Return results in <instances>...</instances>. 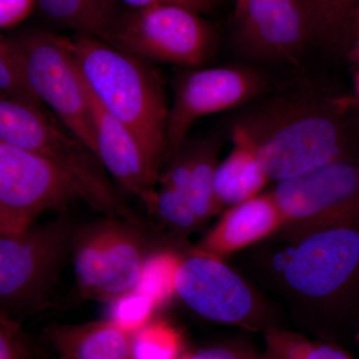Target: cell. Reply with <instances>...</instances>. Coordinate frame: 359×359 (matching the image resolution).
I'll return each mask as SVG.
<instances>
[{"mask_svg":"<svg viewBox=\"0 0 359 359\" xmlns=\"http://www.w3.org/2000/svg\"><path fill=\"white\" fill-rule=\"evenodd\" d=\"M233 125L249 137L273 181L359 158V112L341 97L309 92L271 97L245 111Z\"/></svg>","mask_w":359,"mask_h":359,"instance_id":"1","label":"cell"},{"mask_svg":"<svg viewBox=\"0 0 359 359\" xmlns=\"http://www.w3.org/2000/svg\"><path fill=\"white\" fill-rule=\"evenodd\" d=\"M69 42L86 86L133 132L159 171L170 106L159 73L148 61L96 37L74 34Z\"/></svg>","mask_w":359,"mask_h":359,"instance_id":"2","label":"cell"},{"mask_svg":"<svg viewBox=\"0 0 359 359\" xmlns=\"http://www.w3.org/2000/svg\"><path fill=\"white\" fill-rule=\"evenodd\" d=\"M0 141L57 168L90 207L142 228L140 219L122 199L95 154L45 109L0 94Z\"/></svg>","mask_w":359,"mask_h":359,"instance_id":"3","label":"cell"},{"mask_svg":"<svg viewBox=\"0 0 359 359\" xmlns=\"http://www.w3.org/2000/svg\"><path fill=\"white\" fill-rule=\"evenodd\" d=\"M282 268L290 292L308 306L344 316L359 309V217L302 236Z\"/></svg>","mask_w":359,"mask_h":359,"instance_id":"4","label":"cell"},{"mask_svg":"<svg viewBox=\"0 0 359 359\" xmlns=\"http://www.w3.org/2000/svg\"><path fill=\"white\" fill-rule=\"evenodd\" d=\"M13 39L33 94L95 154V130L88 96L69 37L32 29Z\"/></svg>","mask_w":359,"mask_h":359,"instance_id":"5","label":"cell"},{"mask_svg":"<svg viewBox=\"0 0 359 359\" xmlns=\"http://www.w3.org/2000/svg\"><path fill=\"white\" fill-rule=\"evenodd\" d=\"M214 41L201 13L177 4H156L123 11L106 42L148 62L194 69L210 57Z\"/></svg>","mask_w":359,"mask_h":359,"instance_id":"6","label":"cell"},{"mask_svg":"<svg viewBox=\"0 0 359 359\" xmlns=\"http://www.w3.org/2000/svg\"><path fill=\"white\" fill-rule=\"evenodd\" d=\"M140 230L128 221L106 216L75 231L71 250L81 297L111 302L134 290L148 257Z\"/></svg>","mask_w":359,"mask_h":359,"instance_id":"7","label":"cell"},{"mask_svg":"<svg viewBox=\"0 0 359 359\" xmlns=\"http://www.w3.org/2000/svg\"><path fill=\"white\" fill-rule=\"evenodd\" d=\"M74 235L69 219L61 218L0 237V309L41 304L58 280Z\"/></svg>","mask_w":359,"mask_h":359,"instance_id":"8","label":"cell"},{"mask_svg":"<svg viewBox=\"0 0 359 359\" xmlns=\"http://www.w3.org/2000/svg\"><path fill=\"white\" fill-rule=\"evenodd\" d=\"M290 241L359 217V158L337 161L271 191Z\"/></svg>","mask_w":359,"mask_h":359,"instance_id":"9","label":"cell"},{"mask_svg":"<svg viewBox=\"0 0 359 359\" xmlns=\"http://www.w3.org/2000/svg\"><path fill=\"white\" fill-rule=\"evenodd\" d=\"M264 79L242 66L194 68L175 80L173 100L168 113L163 161L178 155L189 131L204 116L233 109L254 100L264 91Z\"/></svg>","mask_w":359,"mask_h":359,"instance_id":"10","label":"cell"},{"mask_svg":"<svg viewBox=\"0 0 359 359\" xmlns=\"http://www.w3.org/2000/svg\"><path fill=\"white\" fill-rule=\"evenodd\" d=\"M176 294L196 313L217 323L244 325L257 314L256 297L240 275L223 259L197 250L183 257Z\"/></svg>","mask_w":359,"mask_h":359,"instance_id":"11","label":"cell"},{"mask_svg":"<svg viewBox=\"0 0 359 359\" xmlns=\"http://www.w3.org/2000/svg\"><path fill=\"white\" fill-rule=\"evenodd\" d=\"M236 15L238 46L250 57L295 61L313 41L301 0H244Z\"/></svg>","mask_w":359,"mask_h":359,"instance_id":"12","label":"cell"},{"mask_svg":"<svg viewBox=\"0 0 359 359\" xmlns=\"http://www.w3.org/2000/svg\"><path fill=\"white\" fill-rule=\"evenodd\" d=\"M81 200L65 174L39 155L0 141V207L34 218Z\"/></svg>","mask_w":359,"mask_h":359,"instance_id":"13","label":"cell"},{"mask_svg":"<svg viewBox=\"0 0 359 359\" xmlns=\"http://www.w3.org/2000/svg\"><path fill=\"white\" fill-rule=\"evenodd\" d=\"M85 88L95 130L96 157L120 188L141 199L155 189L159 171L133 132L101 105L86 84Z\"/></svg>","mask_w":359,"mask_h":359,"instance_id":"14","label":"cell"},{"mask_svg":"<svg viewBox=\"0 0 359 359\" xmlns=\"http://www.w3.org/2000/svg\"><path fill=\"white\" fill-rule=\"evenodd\" d=\"M285 219L271 192L231 205L197 250L219 257L233 254L283 230Z\"/></svg>","mask_w":359,"mask_h":359,"instance_id":"15","label":"cell"},{"mask_svg":"<svg viewBox=\"0 0 359 359\" xmlns=\"http://www.w3.org/2000/svg\"><path fill=\"white\" fill-rule=\"evenodd\" d=\"M48 337L60 359H131V335L108 318L55 325Z\"/></svg>","mask_w":359,"mask_h":359,"instance_id":"16","label":"cell"},{"mask_svg":"<svg viewBox=\"0 0 359 359\" xmlns=\"http://www.w3.org/2000/svg\"><path fill=\"white\" fill-rule=\"evenodd\" d=\"M231 138V152L218 164L215 174V193L222 208L257 197L269 181L245 132L233 125Z\"/></svg>","mask_w":359,"mask_h":359,"instance_id":"17","label":"cell"},{"mask_svg":"<svg viewBox=\"0 0 359 359\" xmlns=\"http://www.w3.org/2000/svg\"><path fill=\"white\" fill-rule=\"evenodd\" d=\"M36 6L54 25L105 42L124 11L118 0H36Z\"/></svg>","mask_w":359,"mask_h":359,"instance_id":"18","label":"cell"},{"mask_svg":"<svg viewBox=\"0 0 359 359\" xmlns=\"http://www.w3.org/2000/svg\"><path fill=\"white\" fill-rule=\"evenodd\" d=\"M313 41L332 55H347L359 14V0H301Z\"/></svg>","mask_w":359,"mask_h":359,"instance_id":"19","label":"cell"},{"mask_svg":"<svg viewBox=\"0 0 359 359\" xmlns=\"http://www.w3.org/2000/svg\"><path fill=\"white\" fill-rule=\"evenodd\" d=\"M219 150V141L212 138L192 145V169L186 195L201 224L222 209L215 193Z\"/></svg>","mask_w":359,"mask_h":359,"instance_id":"20","label":"cell"},{"mask_svg":"<svg viewBox=\"0 0 359 359\" xmlns=\"http://www.w3.org/2000/svg\"><path fill=\"white\" fill-rule=\"evenodd\" d=\"M183 257L172 250H160L144 262L134 289L150 297L157 308L176 295L177 275Z\"/></svg>","mask_w":359,"mask_h":359,"instance_id":"21","label":"cell"},{"mask_svg":"<svg viewBox=\"0 0 359 359\" xmlns=\"http://www.w3.org/2000/svg\"><path fill=\"white\" fill-rule=\"evenodd\" d=\"M181 334L164 320H151L131 335V359H180Z\"/></svg>","mask_w":359,"mask_h":359,"instance_id":"22","label":"cell"},{"mask_svg":"<svg viewBox=\"0 0 359 359\" xmlns=\"http://www.w3.org/2000/svg\"><path fill=\"white\" fill-rule=\"evenodd\" d=\"M140 200L151 214L177 231H190L201 224L185 194L170 187L153 189Z\"/></svg>","mask_w":359,"mask_h":359,"instance_id":"23","label":"cell"},{"mask_svg":"<svg viewBox=\"0 0 359 359\" xmlns=\"http://www.w3.org/2000/svg\"><path fill=\"white\" fill-rule=\"evenodd\" d=\"M0 93L45 109L26 81L22 58L14 39L0 33Z\"/></svg>","mask_w":359,"mask_h":359,"instance_id":"24","label":"cell"},{"mask_svg":"<svg viewBox=\"0 0 359 359\" xmlns=\"http://www.w3.org/2000/svg\"><path fill=\"white\" fill-rule=\"evenodd\" d=\"M266 346L269 359H351L337 347L276 330L266 334Z\"/></svg>","mask_w":359,"mask_h":359,"instance_id":"25","label":"cell"},{"mask_svg":"<svg viewBox=\"0 0 359 359\" xmlns=\"http://www.w3.org/2000/svg\"><path fill=\"white\" fill-rule=\"evenodd\" d=\"M110 304L108 320L130 335L148 325L158 309L150 297L135 289L120 295Z\"/></svg>","mask_w":359,"mask_h":359,"instance_id":"26","label":"cell"},{"mask_svg":"<svg viewBox=\"0 0 359 359\" xmlns=\"http://www.w3.org/2000/svg\"><path fill=\"white\" fill-rule=\"evenodd\" d=\"M0 359H33L20 327L0 309Z\"/></svg>","mask_w":359,"mask_h":359,"instance_id":"27","label":"cell"},{"mask_svg":"<svg viewBox=\"0 0 359 359\" xmlns=\"http://www.w3.org/2000/svg\"><path fill=\"white\" fill-rule=\"evenodd\" d=\"M36 6V0H0V29L25 21Z\"/></svg>","mask_w":359,"mask_h":359,"instance_id":"28","label":"cell"},{"mask_svg":"<svg viewBox=\"0 0 359 359\" xmlns=\"http://www.w3.org/2000/svg\"><path fill=\"white\" fill-rule=\"evenodd\" d=\"M122 6L137 9L156 4H177L188 7L198 13H207L212 9V0H118Z\"/></svg>","mask_w":359,"mask_h":359,"instance_id":"29","label":"cell"},{"mask_svg":"<svg viewBox=\"0 0 359 359\" xmlns=\"http://www.w3.org/2000/svg\"><path fill=\"white\" fill-rule=\"evenodd\" d=\"M180 359H259L249 353L226 346L201 349L197 353L186 354Z\"/></svg>","mask_w":359,"mask_h":359,"instance_id":"30","label":"cell"},{"mask_svg":"<svg viewBox=\"0 0 359 359\" xmlns=\"http://www.w3.org/2000/svg\"><path fill=\"white\" fill-rule=\"evenodd\" d=\"M32 217L0 207V237L13 235L32 224Z\"/></svg>","mask_w":359,"mask_h":359,"instance_id":"31","label":"cell"},{"mask_svg":"<svg viewBox=\"0 0 359 359\" xmlns=\"http://www.w3.org/2000/svg\"><path fill=\"white\" fill-rule=\"evenodd\" d=\"M347 55L351 57L354 63L359 65V14L358 21H356L355 36H354L353 44H351Z\"/></svg>","mask_w":359,"mask_h":359,"instance_id":"32","label":"cell"},{"mask_svg":"<svg viewBox=\"0 0 359 359\" xmlns=\"http://www.w3.org/2000/svg\"><path fill=\"white\" fill-rule=\"evenodd\" d=\"M358 72H356L355 77H354V85H355L356 96H358L359 102V65Z\"/></svg>","mask_w":359,"mask_h":359,"instance_id":"33","label":"cell"},{"mask_svg":"<svg viewBox=\"0 0 359 359\" xmlns=\"http://www.w3.org/2000/svg\"><path fill=\"white\" fill-rule=\"evenodd\" d=\"M244 1V0H236V7L240 6L242 2Z\"/></svg>","mask_w":359,"mask_h":359,"instance_id":"34","label":"cell"}]
</instances>
